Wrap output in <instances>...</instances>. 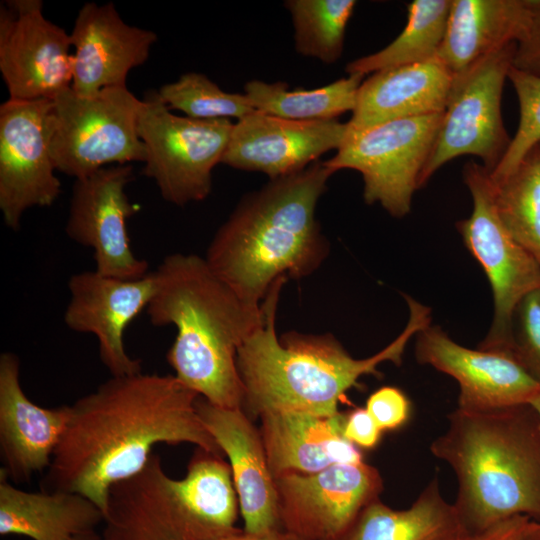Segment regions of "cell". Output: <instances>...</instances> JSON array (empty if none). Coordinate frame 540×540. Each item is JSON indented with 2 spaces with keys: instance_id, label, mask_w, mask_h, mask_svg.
<instances>
[{
  "instance_id": "obj_33",
  "label": "cell",
  "mask_w": 540,
  "mask_h": 540,
  "mask_svg": "<svg viewBox=\"0 0 540 540\" xmlns=\"http://www.w3.org/2000/svg\"><path fill=\"white\" fill-rule=\"evenodd\" d=\"M511 352L540 382V287L527 294L516 308Z\"/></svg>"
},
{
  "instance_id": "obj_19",
  "label": "cell",
  "mask_w": 540,
  "mask_h": 540,
  "mask_svg": "<svg viewBox=\"0 0 540 540\" xmlns=\"http://www.w3.org/2000/svg\"><path fill=\"white\" fill-rule=\"evenodd\" d=\"M73 56L71 89L92 97L113 86H126L129 72L143 65L157 41L155 32L124 22L113 3H85L70 33Z\"/></svg>"
},
{
  "instance_id": "obj_7",
  "label": "cell",
  "mask_w": 540,
  "mask_h": 540,
  "mask_svg": "<svg viewBox=\"0 0 540 540\" xmlns=\"http://www.w3.org/2000/svg\"><path fill=\"white\" fill-rule=\"evenodd\" d=\"M142 99L127 86H113L92 97L71 87L53 99L50 151L57 171L84 178L113 166L144 162L138 134Z\"/></svg>"
},
{
  "instance_id": "obj_9",
  "label": "cell",
  "mask_w": 540,
  "mask_h": 540,
  "mask_svg": "<svg viewBox=\"0 0 540 540\" xmlns=\"http://www.w3.org/2000/svg\"><path fill=\"white\" fill-rule=\"evenodd\" d=\"M463 180L472 197V212L456 223L464 245L489 281L493 318L483 349L511 351L513 318L521 300L540 287V264L503 225L493 196V184L482 164L468 162Z\"/></svg>"
},
{
  "instance_id": "obj_41",
  "label": "cell",
  "mask_w": 540,
  "mask_h": 540,
  "mask_svg": "<svg viewBox=\"0 0 540 540\" xmlns=\"http://www.w3.org/2000/svg\"><path fill=\"white\" fill-rule=\"evenodd\" d=\"M529 404L536 410L540 418V394L531 400Z\"/></svg>"
},
{
  "instance_id": "obj_22",
  "label": "cell",
  "mask_w": 540,
  "mask_h": 540,
  "mask_svg": "<svg viewBox=\"0 0 540 540\" xmlns=\"http://www.w3.org/2000/svg\"><path fill=\"white\" fill-rule=\"evenodd\" d=\"M453 82V74L437 57L374 72L359 87L347 135L392 120L444 112Z\"/></svg>"
},
{
  "instance_id": "obj_28",
  "label": "cell",
  "mask_w": 540,
  "mask_h": 540,
  "mask_svg": "<svg viewBox=\"0 0 540 540\" xmlns=\"http://www.w3.org/2000/svg\"><path fill=\"white\" fill-rule=\"evenodd\" d=\"M449 10L450 0L412 1L407 5L402 32L382 50L349 62L346 72L364 76L435 58L445 36Z\"/></svg>"
},
{
  "instance_id": "obj_15",
  "label": "cell",
  "mask_w": 540,
  "mask_h": 540,
  "mask_svg": "<svg viewBox=\"0 0 540 540\" xmlns=\"http://www.w3.org/2000/svg\"><path fill=\"white\" fill-rule=\"evenodd\" d=\"M133 180L131 164L102 168L75 179L65 231L74 242L91 248L100 274L125 280L149 274V264L132 248L127 221L138 207L126 193Z\"/></svg>"
},
{
  "instance_id": "obj_4",
  "label": "cell",
  "mask_w": 540,
  "mask_h": 540,
  "mask_svg": "<svg viewBox=\"0 0 540 540\" xmlns=\"http://www.w3.org/2000/svg\"><path fill=\"white\" fill-rule=\"evenodd\" d=\"M153 273L146 312L154 326L177 329L166 355L175 376L215 406L242 408L237 352L260 325L262 305L248 306L196 254H170Z\"/></svg>"
},
{
  "instance_id": "obj_5",
  "label": "cell",
  "mask_w": 540,
  "mask_h": 540,
  "mask_svg": "<svg viewBox=\"0 0 540 540\" xmlns=\"http://www.w3.org/2000/svg\"><path fill=\"white\" fill-rule=\"evenodd\" d=\"M430 444L458 484L453 503L465 530L483 531L524 515L540 522V418L530 404L456 408Z\"/></svg>"
},
{
  "instance_id": "obj_31",
  "label": "cell",
  "mask_w": 540,
  "mask_h": 540,
  "mask_svg": "<svg viewBox=\"0 0 540 540\" xmlns=\"http://www.w3.org/2000/svg\"><path fill=\"white\" fill-rule=\"evenodd\" d=\"M157 93L170 110L198 120H239L256 110L245 93L226 92L197 72L182 74L176 81L162 85Z\"/></svg>"
},
{
  "instance_id": "obj_16",
  "label": "cell",
  "mask_w": 540,
  "mask_h": 540,
  "mask_svg": "<svg viewBox=\"0 0 540 540\" xmlns=\"http://www.w3.org/2000/svg\"><path fill=\"white\" fill-rule=\"evenodd\" d=\"M415 338L416 360L458 383L460 409L485 411L529 404L540 394V382L511 351L462 346L431 324Z\"/></svg>"
},
{
  "instance_id": "obj_2",
  "label": "cell",
  "mask_w": 540,
  "mask_h": 540,
  "mask_svg": "<svg viewBox=\"0 0 540 540\" xmlns=\"http://www.w3.org/2000/svg\"><path fill=\"white\" fill-rule=\"evenodd\" d=\"M287 279H279L262 302L260 325L237 352V368L244 388L242 409L253 420L277 411L318 416L339 414L338 402L358 385L362 376H380L378 366H400L405 348L417 333L431 324V309L405 295L408 321L401 333L376 354L352 357L330 333L289 331L279 338L276 313Z\"/></svg>"
},
{
  "instance_id": "obj_39",
  "label": "cell",
  "mask_w": 540,
  "mask_h": 540,
  "mask_svg": "<svg viewBox=\"0 0 540 540\" xmlns=\"http://www.w3.org/2000/svg\"><path fill=\"white\" fill-rule=\"evenodd\" d=\"M524 540H540V522L533 521Z\"/></svg>"
},
{
  "instance_id": "obj_25",
  "label": "cell",
  "mask_w": 540,
  "mask_h": 540,
  "mask_svg": "<svg viewBox=\"0 0 540 540\" xmlns=\"http://www.w3.org/2000/svg\"><path fill=\"white\" fill-rule=\"evenodd\" d=\"M102 510L81 494L29 492L12 485L0 471V535L32 540H74L95 532Z\"/></svg>"
},
{
  "instance_id": "obj_40",
  "label": "cell",
  "mask_w": 540,
  "mask_h": 540,
  "mask_svg": "<svg viewBox=\"0 0 540 540\" xmlns=\"http://www.w3.org/2000/svg\"><path fill=\"white\" fill-rule=\"evenodd\" d=\"M74 540H104L102 536H98L95 532L75 538Z\"/></svg>"
},
{
  "instance_id": "obj_3",
  "label": "cell",
  "mask_w": 540,
  "mask_h": 540,
  "mask_svg": "<svg viewBox=\"0 0 540 540\" xmlns=\"http://www.w3.org/2000/svg\"><path fill=\"white\" fill-rule=\"evenodd\" d=\"M334 173L323 161L270 180L238 203L204 257L248 306L261 309L279 279L315 272L329 254L315 211Z\"/></svg>"
},
{
  "instance_id": "obj_1",
  "label": "cell",
  "mask_w": 540,
  "mask_h": 540,
  "mask_svg": "<svg viewBox=\"0 0 540 540\" xmlns=\"http://www.w3.org/2000/svg\"><path fill=\"white\" fill-rule=\"evenodd\" d=\"M199 397L175 375L111 376L70 405L41 490L81 494L105 515L111 487L141 471L159 443L223 457L197 412Z\"/></svg>"
},
{
  "instance_id": "obj_11",
  "label": "cell",
  "mask_w": 540,
  "mask_h": 540,
  "mask_svg": "<svg viewBox=\"0 0 540 540\" xmlns=\"http://www.w3.org/2000/svg\"><path fill=\"white\" fill-rule=\"evenodd\" d=\"M515 48L516 43L506 45L454 77L419 188L444 164L460 156L480 158L490 172L499 164L511 141L502 118L501 99Z\"/></svg>"
},
{
  "instance_id": "obj_38",
  "label": "cell",
  "mask_w": 540,
  "mask_h": 540,
  "mask_svg": "<svg viewBox=\"0 0 540 540\" xmlns=\"http://www.w3.org/2000/svg\"><path fill=\"white\" fill-rule=\"evenodd\" d=\"M224 540H301L297 536L284 531H274L265 534H251L244 530Z\"/></svg>"
},
{
  "instance_id": "obj_36",
  "label": "cell",
  "mask_w": 540,
  "mask_h": 540,
  "mask_svg": "<svg viewBox=\"0 0 540 540\" xmlns=\"http://www.w3.org/2000/svg\"><path fill=\"white\" fill-rule=\"evenodd\" d=\"M343 434L358 448L372 449L380 441L382 430L366 408H355L344 419Z\"/></svg>"
},
{
  "instance_id": "obj_29",
  "label": "cell",
  "mask_w": 540,
  "mask_h": 540,
  "mask_svg": "<svg viewBox=\"0 0 540 540\" xmlns=\"http://www.w3.org/2000/svg\"><path fill=\"white\" fill-rule=\"evenodd\" d=\"M492 181L498 215L540 264V149L536 146L506 177Z\"/></svg>"
},
{
  "instance_id": "obj_27",
  "label": "cell",
  "mask_w": 540,
  "mask_h": 540,
  "mask_svg": "<svg viewBox=\"0 0 540 540\" xmlns=\"http://www.w3.org/2000/svg\"><path fill=\"white\" fill-rule=\"evenodd\" d=\"M363 75L348 74L311 90H289L284 82L252 80L244 85L254 109L293 121H328L353 111Z\"/></svg>"
},
{
  "instance_id": "obj_32",
  "label": "cell",
  "mask_w": 540,
  "mask_h": 540,
  "mask_svg": "<svg viewBox=\"0 0 540 540\" xmlns=\"http://www.w3.org/2000/svg\"><path fill=\"white\" fill-rule=\"evenodd\" d=\"M519 104V122L509 147L496 168L490 172L493 181L508 176L540 144V77L513 66L508 73Z\"/></svg>"
},
{
  "instance_id": "obj_21",
  "label": "cell",
  "mask_w": 540,
  "mask_h": 540,
  "mask_svg": "<svg viewBox=\"0 0 540 540\" xmlns=\"http://www.w3.org/2000/svg\"><path fill=\"white\" fill-rule=\"evenodd\" d=\"M70 418V405L45 408L33 403L20 381V359L0 356V457L9 481L27 482L48 469Z\"/></svg>"
},
{
  "instance_id": "obj_30",
  "label": "cell",
  "mask_w": 540,
  "mask_h": 540,
  "mask_svg": "<svg viewBox=\"0 0 540 540\" xmlns=\"http://www.w3.org/2000/svg\"><path fill=\"white\" fill-rule=\"evenodd\" d=\"M294 26L296 51L331 64L342 55L347 24L354 0H288Z\"/></svg>"
},
{
  "instance_id": "obj_14",
  "label": "cell",
  "mask_w": 540,
  "mask_h": 540,
  "mask_svg": "<svg viewBox=\"0 0 540 540\" xmlns=\"http://www.w3.org/2000/svg\"><path fill=\"white\" fill-rule=\"evenodd\" d=\"M274 479L283 530L301 540H333L383 491L380 472L364 461Z\"/></svg>"
},
{
  "instance_id": "obj_34",
  "label": "cell",
  "mask_w": 540,
  "mask_h": 540,
  "mask_svg": "<svg viewBox=\"0 0 540 540\" xmlns=\"http://www.w3.org/2000/svg\"><path fill=\"white\" fill-rule=\"evenodd\" d=\"M365 408L382 432L393 431L408 421L411 403L401 389L384 386L368 397Z\"/></svg>"
},
{
  "instance_id": "obj_26",
  "label": "cell",
  "mask_w": 540,
  "mask_h": 540,
  "mask_svg": "<svg viewBox=\"0 0 540 540\" xmlns=\"http://www.w3.org/2000/svg\"><path fill=\"white\" fill-rule=\"evenodd\" d=\"M465 532L434 477L410 507L393 509L374 500L333 540H456Z\"/></svg>"
},
{
  "instance_id": "obj_35",
  "label": "cell",
  "mask_w": 540,
  "mask_h": 540,
  "mask_svg": "<svg viewBox=\"0 0 540 540\" xmlns=\"http://www.w3.org/2000/svg\"><path fill=\"white\" fill-rule=\"evenodd\" d=\"M512 66L540 77V5L533 15L527 33L516 43Z\"/></svg>"
},
{
  "instance_id": "obj_8",
  "label": "cell",
  "mask_w": 540,
  "mask_h": 540,
  "mask_svg": "<svg viewBox=\"0 0 540 540\" xmlns=\"http://www.w3.org/2000/svg\"><path fill=\"white\" fill-rule=\"evenodd\" d=\"M234 124L229 119L177 116L148 91L142 99L138 134L145 147L142 173L153 179L164 200L176 206L206 199L212 171L221 163Z\"/></svg>"
},
{
  "instance_id": "obj_17",
  "label": "cell",
  "mask_w": 540,
  "mask_h": 540,
  "mask_svg": "<svg viewBox=\"0 0 540 540\" xmlns=\"http://www.w3.org/2000/svg\"><path fill=\"white\" fill-rule=\"evenodd\" d=\"M68 289L70 300L64 312L66 326L96 337L100 360L111 376L142 372L141 360L126 351L124 333L153 297L154 273L125 280L96 270L84 271L70 277Z\"/></svg>"
},
{
  "instance_id": "obj_18",
  "label": "cell",
  "mask_w": 540,
  "mask_h": 540,
  "mask_svg": "<svg viewBox=\"0 0 540 540\" xmlns=\"http://www.w3.org/2000/svg\"><path fill=\"white\" fill-rule=\"evenodd\" d=\"M347 123L293 121L254 110L234 124L221 163L264 173L270 180L299 172L322 154L338 150Z\"/></svg>"
},
{
  "instance_id": "obj_37",
  "label": "cell",
  "mask_w": 540,
  "mask_h": 540,
  "mask_svg": "<svg viewBox=\"0 0 540 540\" xmlns=\"http://www.w3.org/2000/svg\"><path fill=\"white\" fill-rule=\"evenodd\" d=\"M533 521L528 516L518 515L480 532H465L456 540H524Z\"/></svg>"
},
{
  "instance_id": "obj_12",
  "label": "cell",
  "mask_w": 540,
  "mask_h": 540,
  "mask_svg": "<svg viewBox=\"0 0 540 540\" xmlns=\"http://www.w3.org/2000/svg\"><path fill=\"white\" fill-rule=\"evenodd\" d=\"M53 99H8L0 106V210L17 230L24 213L49 207L61 182L50 151Z\"/></svg>"
},
{
  "instance_id": "obj_13",
  "label": "cell",
  "mask_w": 540,
  "mask_h": 540,
  "mask_svg": "<svg viewBox=\"0 0 540 540\" xmlns=\"http://www.w3.org/2000/svg\"><path fill=\"white\" fill-rule=\"evenodd\" d=\"M0 72L14 100L54 99L71 87L70 34L44 16L41 0L1 3Z\"/></svg>"
},
{
  "instance_id": "obj_24",
  "label": "cell",
  "mask_w": 540,
  "mask_h": 540,
  "mask_svg": "<svg viewBox=\"0 0 540 540\" xmlns=\"http://www.w3.org/2000/svg\"><path fill=\"white\" fill-rule=\"evenodd\" d=\"M540 0H450L437 58L454 77L490 53L519 42Z\"/></svg>"
},
{
  "instance_id": "obj_23",
  "label": "cell",
  "mask_w": 540,
  "mask_h": 540,
  "mask_svg": "<svg viewBox=\"0 0 540 540\" xmlns=\"http://www.w3.org/2000/svg\"><path fill=\"white\" fill-rule=\"evenodd\" d=\"M345 416L295 411L265 413L260 434L273 477L313 474L334 464L363 462L359 448L343 434Z\"/></svg>"
},
{
  "instance_id": "obj_42",
  "label": "cell",
  "mask_w": 540,
  "mask_h": 540,
  "mask_svg": "<svg viewBox=\"0 0 540 540\" xmlns=\"http://www.w3.org/2000/svg\"><path fill=\"white\" fill-rule=\"evenodd\" d=\"M537 146H538V148L540 149V144H539V145H537Z\"/></svg>"
},
{
  "instance_id": "obj_6",
  "label": "cell",
  "mask_w": 540,
  "mask_h": 540,
  "mask_svg": "<svg viewBox=\"0 0 540 540\" xmlns=\"http://www.w3.org/2000/svg\"><path fill=\"white\" fill-rule=\"evenodd\" d=\"M239 502L231 468L201 448L182 479L164 471L153 453L135 475L109 491L104 540H224L235 526Z\"/></svg>"
},
{
  "instance_id": "obj_10",
  "label": "cell",
  "mask_w": 540,
  "mask_h": 540,
  "mask_svg": "<svg viewBox=\"0 0 540 540\" xmlns=\"http://www.w3.org/2000/svg\"><path fill=\"white\" fill-rule=\"evenodd\" d=\"M443 112L385 122L347 135L332 158L333 173L353 169L362 175L363 197L396 218L411 210L412 198L433 148Z\"/></svg>"
},
{
  "instance_id": "obj_20",
  "label": "cell",
  "mask_w": 540,
  "mask_h": 540,
  "mask_svg": "<svg viewBox=\"0 0 540 540\" xmlns=\"http://www.w3.org/2000/svg\"><path fill=\"white\" fill-rule=\"evenodd\" d=\"M196 408L204 426L229 459L243 530L251 534L283 530L276 483L260 430L242 408H221L201 396Z\"/></svg>"
}]
</instances>
